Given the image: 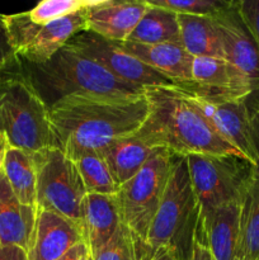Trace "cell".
<instances>
[{"label": "cell", "mask_w": 259, "mask_h": 260, "mask_svg": "<svg viewBox=\"0 0 259 260\" xmlns=\"http://www.w3.org/2000/svg\"><path fill=\"white\" fill-rule=\"evenodd\" d=\"M90 8V7H89ZM88 9L73 13L45 25H38L27 13L5 15L10 43L18 60L41 65L47 62L69 41L88 28Z\"/></svg>", "instance_id": "obj_9"}, {"label": "cell", "mask_w": 259, "mask_h": 260, "mask_svg": "<svg viewBox=\"0 0 259 260\" xmlns=\"http://www.w3.org/2000/svg\"><path fill=\"white\" fill-rule=\"evenodd\" d=\"M81 243H85V234L80 225L58 213L37 208L28 260H58Z\"/></svg>", "instance_id": "obj_13"}, {"label": "cell", "mask_w": 259, "mask_h": 260, "mask_svg": "<svg viewBox=\"0 0 259 260\" xmlns=\"http://www.w3.org/2000/svg\"><path fill=\"white\" fill-rule=\"evenodd\" d=\"M121 46L126 52L167 76L175 85L188 86L192 84L195 57L183 46L173 43L141 45L134 42H123Z\"/></svg>", "instance_id": "obj_16"}, {"label": "cell", "mask_w": 259, "mask_h": 260, "mask_svg": "<svg viewBox=\"0 0 259 260\" xmlns=\"http://www.w3.org/2000/svg\"><path fill=\"white\" fill-rule=\"evenodd\" d=\"M3 173L15 197L20 203L37 208L36 206V167L33 155L24 150L9 147L5 157Z\"/></svg>", "instance_id": "obj_24"}, {"label": "cell", "mask_w": 259, "mask_h": 260, "mask_svg": "<svg viewBox=\"0 0 259 260\" xmlns=\"http://www.w3.org/2000/svg\"><path fill=\"white\" fill-rule=\"evenodd\" d=\"M69 48L90 58L124 83L142 89L175 85L170 79L145 65L123 50L121 43L112 42L89 30L79 33L69 41Z\"/></svg>", "instance_id": "obj_10"}, {"label": "cell", "mask_w": 259, "mask_h": 260, "mask_svg": "<svg viewBox=\"0 0 259 260\" xmlns=\"http://www.w3.org/2000/svg\"><path fill=\"white\" fill-rule=\"evenodd\" d=\"M155 253L144 240L130 233V248L124 260H152Z\"/></svg>", "instance_id": "obj_32"}, {"label": "cell", "mask_w": 259, "mask_h": 260, "mask_svg": "<svg viewBox=\"0 0 259 260\" xmlns=\"http://www.w3.org/2000/svg\"><path fill=\"white\" fill-rule=\"evenodd\" d=\"M184 50L193 57L223 58L212 17L177 14Z\"/></svg>", "instance_id": "obj_21"}, {"label": "cell", "mask_w": 259, "mask_h": 260, "mask_svg": "<svg viewBox=\"0 0 259 260\" xmlns=\"http://www.w3.org/2000/svg\"><path fill=\"white\" fill-rule=\"evenodd\" d=\"M147 5L149 8L146 13L126 42L141 43V45L173 43V45L183 46L178 15L170 10L152 7L149 3Z\"/></svg>", "instance_id": "obj_22"}, {"label": "cell", "mask_w": 259, "mask_h": 260, "mask_svg": "<svg viewBox=\"0 0 259 260\" xmlns=\"http://www.w3.org/2000/svg\"><path fill=\"white\" fill-rule=\"evenodd\" d=\"M0 132L10 147L30 154L60 147L48 107L22 75L8 69L0 70Z\"/></svg>", "instance_id": "obj_5"}, {"label": "cell", "mask_w": 259, "mask_h": 260, "mask_svg": "<svg viewBox=\"0 0 259 260\" xmlns=\"http://www.w3.org/2000/svg\"><path fill=\"white\" fill-rule=\"evenodd\" d=\"M130 248V231L122 225L118 233L102 246L98 251L91 254L93 260H124Z\"/></svg>", "instance_id": "obj_28"}, {"label": "cell", "mask_w": 259, "mask_h": 260, "mask_svg": "<svg viewBox=\"0 0 259 260\" xmlns=\"http://www.w3.org/2000/svg\"><path fill=\"white\" fill-rule=\"evenodd\" d=\"M88 194L116 196L119 189L108 167L98 151H86L73 160Z\"/></svg>", "instance_id": "obj_25"}, {"label": "cell", "mask_w": 259, "mask_h": 260, "mask_svg": "<svg viewBox=\"0 0 259 260\" xmlns=\"http://www.w3.org/2000/svg\"><path fill=\"white\" fill-rule=\"evenodd\" d=\"M183 88L212 101H238L253 91V85L243 71L223 58L213 57H195L192 84Z\"/></svg>", "instance_id": "obj_12"}, {"label": "cell", "mask_w": 259, "mask_h": 260, "mask_svg": "<svg viewBox=\"0 0 259 260\" xmlns=\"http://www.w3.org/2000/svg\"><path fill=\"white\" fill-rule=\"evenodd\" d=\"M146 0L142 2H117L94 0L88 8L86 30L95 33L104 40L123 43L146 13Z\"/></svg>", "instance_id": "obj_15"}, {"label": "cell", "mask_w": 259, "mask_h": 260, "mask_svg": "<svg viewBox=\"0 0 259 260\" xmlns=\"http://www.w3.org/2000/svg\"><path fill=\"white\" fill-rule=\"evenodd\" d=\"M244 102L248 111L251 139H253L254 149L256 152V165L254 168V172L256 175H259V89L251 91L248 96H245Z\"/></svg>", "instance_id": "obj_29"}, {"label": "cell", "mask_w": 259, "mask_h": 260, "mask_svg": "<svg viewBox=\"0 0 259 260\" xmlns=\"http://www.w3.org/2000/svg\"><path fill=\"white\" fill-rule=\"evenodd\" d=\"M51 126L60 149L75 159L99 151L111 142L134 135L149 114L145 96H106L74 94L48 108Z\"/></svg>", "instance_id": "obj_1"}, {"label": "cell", "mask_w": 259, "mask_h": 260, "mask_svg": "<svg viewBox=\"0 0 259 260\" xmlns=\"http://www.w3.org/2000/svg\"><path fill=\"white\" fill-rule=\"evenodd\" d=\"M0 246H2V240H0Z\"/></svg>", "instance_id": "obj_39"}, {"label": "cell", "mask_w": 259, "mask_h": 260, "mask_svg": "<svg viewBox=\"0 0 259 260\" xmlns=\"http://www.w3.org/2000/svg\"><path fill=\"white\" fill-rule=\"evenodd\" d=\"M157 149L150 146L137 134L116 140L99 150L112 177L121 187L142 169Z\"/></svg>", "instance_id": "obj_20"}, {"label": "cell", "mask_w": 259, "mask_h": 260, "mask_svg": "<svg viewBox=\"0 0 259 260\" xmlns=\"http://www.w3.org/2000/svg\"><path fill=\"white\" fill-rule=\"evenodd\" d=\"M236 260H259V175L255 172L240 202Z\"/></svg>", "instance_id": "obj_23"}, {"label": "cell", "mask_w": 259, "mask_h": 260, "mask_svg": "<svg viewBox=\"0 0 259 260\" xmlns=\"http://www.w3.org/2000/svg\"><path fill=\"white\" fill-rule=\"evenodd\" d=\"M36 167V206L58 213L83 228L86 190L75 162L60 149L33 152Z\"/></svg>", "instance_id": "obj_6"}, {"label": "cell", "mask_w": 259, "mask_h": 260, "mask_svg": "<svg viewBox=\"0 0 259 260\" xmlns=\"http://www.w3.org/2000/svg\"><path fill=\"white\" fill-rule=\"evenodd\" d=\"M239 13L259 47V0H238Z\"/></svg>", "instance_id": "obj_30"}, {"label": "cell", "mask_w": 259, "mask_h": 260, "mask_svg": "<svg viewBox=\"0 0 259 260\" xmlns=\"http://www.w3.org/2000/svg\"><path fill=\"white\" fill-rule=\"evenodd\" d=\"M223 60L243 71L259 89V47L239 13L236 2H229L223 9L212 15Z\"/></svg>", "instance_id": "obj_11"}, {"label": "cell", "mask_w": 259, "mask_h": 260, "mask_svg": "<svg viewBox=\"0 0 259 260\" xmlns=\"http://www.w3.org/2000/svg\"><path fill=\"white\" fill-rule=\"evenodd\" d=\"M122 228L116 196L86 194L83 210L85 244L90 254L106 245Z\"/></svg>", "instance_id": "obj_18"}, {"label": "cell", "mask_w": 259, "mask_h": 260, "mask_svg": "<svg viewBox=\"0 0 259 260\" xmlns=\"http://www.w3.org/2000/svg\"><path fill=\"white\" fill-rule=\"evenodd\" d=\"M15 60H17V56L10 43L5 15L0 14V70L10 68L15 62Z\"/></svg>", "instance_id": "obj_31"}, {"label": "cell", "mask_w": 259, "mask_h": 260, "mask_svg": "<svg viewBox=\"0 0 259 260\" xmlns=\"http://www.w3.org/2000/svg\"><path fill=\"white\" fill-rule=\"evenodd\" d=\"M9 147L10 145L7 136L3 132H0V174H2L3 169H4L5 157H7V152L9 150Z\"/></svg>", "instance_id": "obj_36"}, {"label": "cell", "mask_w": 259, "mask_h": 260, "mask_svg": "<svg viewBox=\"0 0 259 260\" xmlns=\"http://www.w3.org/2000/svg\"><path fill=\"white\" fill-rule=\"evenodd\" d=\"M193 95L218 134L255 168L256 152L251 139L248 111L244 102L245 98L238 101H212L201 98L195 93Z\"/></svg>", "instance_id": "obj_14"}, {"label": "cell", "mask_w": 259, "mask_h": 260, "mask_svg": "<svg viewBox=\"0 0 259 260\" xmlns=\"http://www.w3.org/2000/svg\"><path fill=\"white\" fill-rule=\"evenodd\" d=\"M152 260H175V259L174 256H173L170 253H168V251L160 250L155 254V256L152 258Z\"/></svg>", "instance_id": "obj_37"}, {"label": "cell", "mask_w": 259, "mask_h": 260, "mask_svg": "<svg viewBox=\"0 0 259 260\" xmlns=\"http://www.w3.org/2000/svg\"><path fill=\"white\" fill-rule=\"evenodd\" d=\"M150 5L170 10L175 14L212 17L228 5L225 0H146Z\"/></svg>", "instance_id": "obj_27"}, {"label": "cell", "mask_w": 259, "mask_h": 260, "mask_svg": "<svg viewBox=\"0 0 259 260\" xmlns=\"http://www.w3.org/2000/svg\"><path fill=\"white\" fill-rule=\"evenodd\" d=\"M200 223L201 206L190 182L187 159L177 155L145 243L154 253L165 250L175 260H190Z\"/></svg>", "instance_id": "obj_4"}, {"label": "cell", "mask_w": 259, "mask_h": 260, "mask_svg": "<svg viewBox=\"0 0 259 260\" xmlns=\"http://www.w3.org/2000/svg\"><path fill=\"white\" fill-rule=\"evenodd\" d=\"M190 260H212L210 249H208L205 236H203L202 229H201V223L197 231V236H196L195 249H193V255Z\"/></svg>", "instance_id": "obj_33"}, {"label": "cell", "mask_w": 259, "mask_h": 260, "mask_svg": "<svg viewBox=\"0 0 259 260\" xmlns=\"http://www.w3.org/2000/svg\"><path fill=\"white\" fill-rule=\"evenodd\" d=\"M145 96L149 114L136 134L151 147L184 157L203 154L243 157L218 134L189 89L152 86L145 89Z\"/></svg>", "instance_id": "obj_2"}, {"label": "cell", "mask_w": 259, "mask_h": 260, "mask_svg": "<svg viewBox=\"0 0 259 260\" xmlns=\"http://www.w3.org/2000/svg\"><path fill=\"white\" fill-rule=\"evenodd\" d=\"M12 66L32 85L46 106L74 94L106 96H136L145 89L124 83L90 58L65 46L47 62L35 65L15 60Z\"/></svg>", "instance_id": "obj_3"}, {"label": "cell", "mask_w": 259, "mask_h": 260, "mask_svg": "<svg viewBox=\"0 0 259 260\" xmlns=\"http://www.w3.org/2000/svg\"><path fill=\"white\" fill-rule=\"evenodd\" d=\"M188 172L201 215L229 205H240L254 167L234 155H189Z\"/></svg>", "instance_id": "obj_7"}, {"label": "cell", "mask_w": 259, "mask_h": 260, "mask_svg": "<svg viewBox=\"0 0 259 260\" xmlns=\"http://www.w3.org/2000/svg\"><path fill=\"white\" fill-rule=\"evenodd\" d=\"M240 205H229L201 215V229L212 260H236Z\"/></svg>", "instance_id": "obj_17"}, {"label": "cell", "mask_w": 259, "mask_h": 260, "mask_svg": "<svg viewBox=\"0 0 259 260\" xmlns=\"http://www.w3.org/2000/svg\"><path fill=\"white\" fill-rule=\"evenodd\" d=\"M86 249H88V245H86L85 243L78 244V245H75L73 249H70L65 255L61 256L58 260H80L81 255L85 253Z\"/></svg>", "instance_id": "obj_35"}, {"label": "cell", "mask_w": 259, "mask_h": 260, "mask_svg": "<svg viewBox=\"0 0 259 260\" xmlns=\"http://www.w3.org/2000/svg\"><path fill=\"white\" fill-rule=\"evenodd\" d=\"M175 156L168 150L157 149L116 194L122 225L144 241L164 196Z\"/></svg>", "instance_id": "obj_8"}, {"label": "cell", "mask_w": 259, "mask_h": 260, "mask_svg": "<svg viewBox=\"0 0 259 260\" xmlns=\"http://www.w3.org/2000/svg\"><path fill=\"white\" fill-rule=\"evenodd\" d=\"M0 260H28L27 250L17 245H2Z\"/></svg>", "instance_id": "obj_34"}, {"label": "cell", "mask_w": 259, "mask_h": 260, "mask_svg": "<svg viewBox=\"0 0 259 260\" xmlns=\"http://www.w3.org/2000/svg\"><path fill=\"white\" fill-rule=\"evenodd\" d=\"M37 208L19 202L4 173L0 174V240L27 250L36 222Z\"/></svg>", "instance_id": "obj_19"}, {"label": "cell", "mask_w": 259, "mask_h": 260, "mask_svg": "<svg viewBox=\"0 0 259 260\" xmlns=\"http://www.w3.org/2000/svg\"><path fill=\"white\" fill-rule=\"evenodd\" d=\"M80 260H93V258H91V254H90V251H89V249H86V250H85V253H84L83 255H81Z\"/></svg>", "instance_id": "obj_38"}, {"label": "cell", "mask_w": 259, "mask_h": 260, "mask_svg": "<svg viewBox=\"0 0 259 260\" xmlns=\"http://www.w3.org/2000/svg\"><path fill=\"white\" fill-rule=\"evenodd\" d=\"M93 3L94 0H43L25 13L33 23L45 25L73 13L88 9Z\"/></svg>", "instance_id": "obj_26"}]
</instances>
